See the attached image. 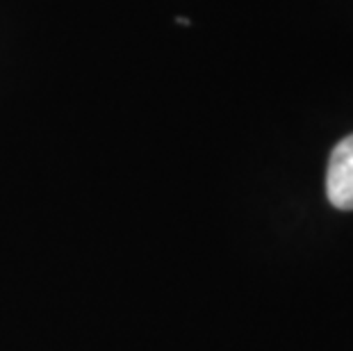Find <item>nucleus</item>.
I'll use <instances>...</instances> for the list:
<instances>
[{"label": "nucleus", "instance_id": "obj_1", "mask_svg": "<svg viewBox=\"0 0 353 351\" xmlns=\"http://www.w3.org/2000/svg\"><path fill=\"white\" fill-rule=\"evenodd\" d=\"M326 197L337 210H353V135L344 137L330 153Z\"/></svg>", "mask_w": 353, "mask_h": 351}, {"label": "nucleus", "instance_id": "obj_2", "mask_svg": "<svg viewBox=\"0 0 353 351\" xmlns=\"http://www.w3.org/2000/svg\"><path fill=\"white\" fill-rule=\"evenodd\" d=\"M178 23H180V26H190V21H187L185 17H180V19H178Z\"/></svg>", "mask_w": 353, "mask_h": 351}]
</instances>
